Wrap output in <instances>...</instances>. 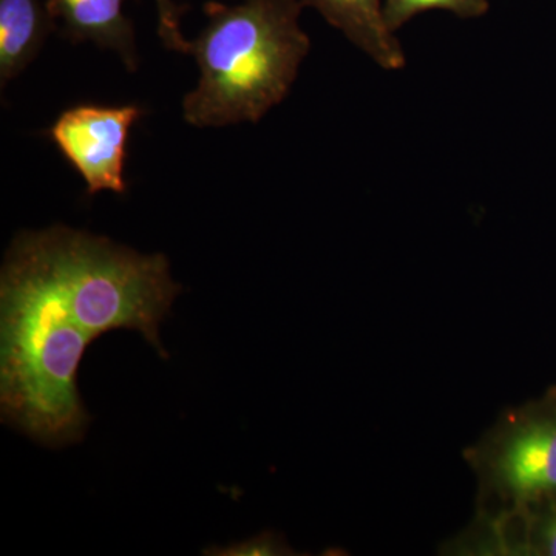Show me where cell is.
Segmentation results:
<instances>
[{
    "label": "cell",
    "instance_id": "1",
    "mask_svg": "<svg viewBox=\"0 0 556 556\" xmlns=\"http://www.w3.org/2000/svg\"><path fill=\"white\" fill-rule=\"evenodd\" d=\"M2 420L47 447L78 441L89 424L76 386L93 339L80 329L49 281L11 243L0 276Z\"/></svg>",
    "mask_w": 556,
    "mask_h": 556
},
{
    "label": "cell",
    "instance_id": "2",
    "mask_svg": "<svg viewBox=\"0 0 556 556\" xmlns=\"http://www.w3.org/2000/svg\"><path fill=\"white\" fill-rule=\"evenodd\" d=\"M207 22L189 54L200 68L199 86L182 100L190 126L258 123L287 98L311 49L300 27L298 0L207 2Z\"/></svg>",
    "mask_w": 556,
    "mask_h": 556
},
{
    "label": "cell",
    "instance_id": "3",
    "mask_svg": "<svg viewBox=\"0 0 556 556\" xmlns=\"http://www.w3.org/2000/svg\"><path fill=\"white\" fill-rule=\"evenodd\" d=\"M13 243L91 339L131 329L163 353L160 324L181 291L164 255L139 254L67 226L22 232Z\"/></svg>",
    "mask_w": 556,
    "mask_h": 556
},
{
    "label": "cell",
    "instance_id": "4",
    "mask_svg": "<svg viewBox=\"0 0 556 556\" xmlns=\"http://www.w3.org/2000/svg\"><path fill=\"white\" fill-rule=\"evenodd\" d=\"M142 113L135 104H80L62 112L50 127L51 141L78 170L90 195L126 193L127 141Z\"/></svg>",
    "mask_w": 556,
    "mask_h": 556
},
{
    "label": "cell",
    "instance_id": "5",
    "mask_svg": "<svg viewBox=\"0 0 556 556\" xmlns=\"http://www.w3.org/2000/svg\"><path fill=\"white\" fill-rule=\"evenodd\" d=\"M497 473L519 501L556 500V412L533 416L514 431Z\"/></svg>",
    "mask_w": 556,
    "mask_h": 556
},
{
    "label": "cell",
    "instance_id": "6",
    "mask_svg": "<svg viewBox=\"0 0 556 556\" xmlns=\"http://www.w3.org/2000/svg\"><path fill=\"white\" fill-rule=\"evenodd\" d=\"M129 0H47L56 30L73 43L91 42L112 50L129 72L138 68L134 22L124 5Z\"/></svg>",
    "mask_w": 556,
    "mask_h": 556
},
{
    "label": "cell",
    "instance_id": "7",
    "mask_svg": "<svg viewBox=\"0 0 556 556\" xmlns=\"http://www.w3.org/2000/svg\"><path fill=\"white\" fill-rule=\"evenodd\" d=\"M314 9L351 43L368 54L379 67H405V53L383 17L382 0H298Z\"/></svg>",
    "mask_w": 556,
    "mask_h": 556
},
{
    "label": "cell",
    "instance_id": "8",
    "mask_svg": "<svg viewBox=\"0 0 556 556\" xmlns=\"http://www.w3.org/2000/svg\"><path fill=\"white\" fill-rule=\"evenodd\" d=\"M56 30L47 0H0V84L5 89Z\"/></svg>",
    "mask_w": 556,
    "mask_h": 556
},
{
    "label": "cell",
    "instance_id": "9",
    "mask_svg": "<svg viewBox=\"0 0 556 556\" xmlns=\"http://www.w3.org/2000/svg\"><path fill=\"white\" fill-rule=\"evenodd\" d=\"M489 0H386L383 17L388 28L396 33L402 25L428 10H445L464 20L482 16L489 10Z\"/></svg>",
    "mask_w": 556,
    "mask_h": 556
},
{
    "label": "cell",
    "instance_id": "10",
    "mask_svg": "<svg viewBox=\"0 0 556 556\" xmlns=\"http://www.w3.org/2000/svg\"><path fill=\"white\" fill-rule=\"evenodd\" d=\"M159 16V35L166 49L189 54V40L181 31V7L174 0H153Z\"/></svg>",
    "mask_w": 556,
    "mask_h": 556
},
{
    "label": "cell",
    "instance_id": "11",
    "mask_svg": "<svg viewBox=\"0 0 556 556\" xmlns=\"http://www.w3.org/2000/svg\"><path fill=\"white\" fill-rule=\"evenodd\" d=\"M536 541L541 554L556 556V500L551 501L544 517L538 522Z\"/></svg>",
    "mask_w": 556,
    "mask_h": 556
}]
</instances>
